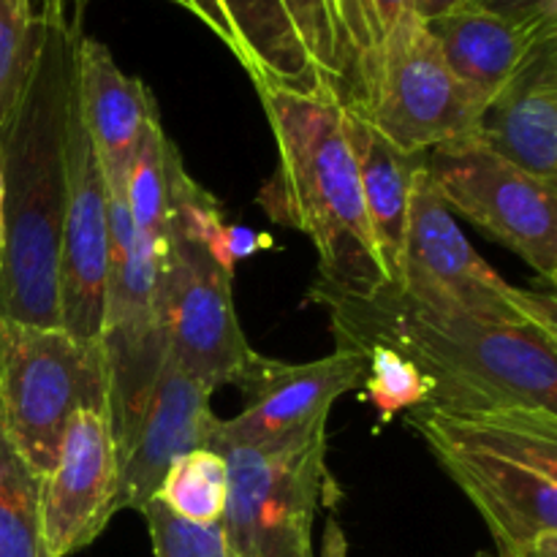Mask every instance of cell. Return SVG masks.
<instances>
[{
    "label": "cell",
    "mask_w": 557,
    "mask_h": 557,
    "mask_svg": "<svg viewBox=\"0 0 557 557\" xmlns=\"http://www.w3.org/2000/svg\"><path fill=\"white\" fill-rule=\"evenodd\" d=\"M384 139L411 156L476 134L482 109L457 82L428 22L406 14L375 49L357 109Z\"/></svg>",
    "instance_id": "obj_10"
},
{
    "label": "cell",
    "mask_w": 557,
    "mask_h": 557,
    "mask_svg": "<svg viewBox=\"0 0 557 557\" xmlns=\"http://www.w3.org/2000/svg\"><path fill=\"white\" fill-rule=\"evenodd\" d=\"M36 487L49 555L69 557L101 536L120 511V462L107 411L79 408L69 419L58 460Z\"/></svg>",
    "instance_id": "obj_13"
},
{
    "label": "cell",
    "mask_w": 557,
    "mask_h": 557,
    "mask_svg": "<svg viewBox=\"0 0 557 557\" xmlns=\"http://www.w3.org/2000/svg\"><path fill=\"white\" fill-rule=\"evenodd\" d=\"M256 92L277 147V163L256 205L313 243L319 283L348 294L386 286L389 277L364 210L343 103L326 92L292 87H256Z\"/></svg>",
    "instance_id": "obj_3"
},
{
    "label": "cell",
    "mask_w": 557,
    "mask_h": 557,
    "mask_svg": "<svg viewBox=\"0 0 557 557\" xmlns=\"http://www.w3.org/2000/svg\"><path fill=\"white\" fill-rule=\"evenodd\" d=\"M215 428L210 392L166 359L134 438L117 455V509H145L174 460L194 449H210Z\"/></svg>",
    "instance_id": "obj_15"
},
{
    "label": "cell",
    "mask_w": 557,
    "mask_h": 557,
    "mask_svg": "<svg viewBox=\"0 0 557 557\" xmlns=\"http://www.w3.org/2000/svg\"><path fill=\"white\" fill-rule=\"evenodd\" d=\"M471 5L490 11L511 25L542 33L557 30V0H473Z\"/></svg>",
    "instance_id": "obj_27"
},
{
    "label": "cell",
    "mask_w": 557,
    "mask_h": 557,
    "mask_svg": "<svg viewBox=\"0 0 557 557\" xmlns=\"http://www.w3.org/2000/svg\"><path fill=\"white\" fill-rule=\"evenodd\" d=\"M228 466L215 449H194L172 462L156 498L174 517L194 525L221 522L226 509Z\"/></svg>",
    "instance_id": "obj_21"
},
{
    "label": "cell",
    "mask_w": 557,
    "mask_h": 557,
    "mask_svg": "<svg viewBox=\"0 0 557 557\" xmlns=\"http://www.w3.org/2000/svg\"><path fill=\"white\" fill-rule=\"evenodd\" d=\"M177 161V147L158 120L141 139L131 161L128 180H125V201H128L134 228L158 243H166L169 188H172V169Z\"/></svg>",
    "instance_id": "obj_20"
},
{
    "label": "cell",
    "mask_w": 557,
    "mask_h": 557,
    "mask_svg": "<svg viewBox=\"0 0 557 557\" xmlns=\"http://www.w3.org/2000/svg\"><path fill=\"white\" fill-rule=\"evenodd\" d=\"M364 357H368V375H364L362 389L379 411L381 422H389L397 413L428 403L430 381L406 357L384 346L368 348Z\"/></svg>",
    "instance_id": "obj_24"
},
{
    "label": "cell",
    "mask_w": 557,
    "mask_h": 557,
    "mask_svg": "<svg viewBox=\"0 0 557 557\" xmlns=\"http://www.w3.org/2000/svg\"><path fill=\"white\" fill-rule=\"evenodd\" d=\"M346 134L359 169L364 210L373 228L375 248L389 283L400 281L403 245H406L408 212H411L413 183L424 166V156H411L379 134L357 112L343 107Z\"/></svg>",
    "instance_id": "obj_19"
},
{
    "label": "cell",
    "mask_w": 557,
    "mask_h": 557,
    "mask_svg": "<svg viewBox=\"0 0 557 557\" xmlns=\"http://www.w3.org/2000/svg\"><path fill=\"white\" fill-rule=\"evenodd\" d=\"M38 41V0H0V131L25 90Z\"/></svg>",
    "instance_id": "obj_23"
},
{
    "label": "cell",
    "mask_w": 557,
    "mask_h": 557,
    "mask_svg": "<svg viewBox=\"0 0 557 557\" xmlns=\"http://www.w3.org/2000/svg\"><path fill=\"white\" fill-rule=\"evenodd\" d=\"M359 5V3H357ZM359 14H362V11H359ZM364 33H368V30H364ZM368 41H370V38H368ZM370 52H373V49H370Z\"/></svg>",
    "instance_id": "obj_33"
},
{
    "label": "cell",
    "mask_w": 557,
    "mask_h": 557,
    "mask_svg": "<svg viewBox=\"0 0 557 557\" xmlns=\"http://www.w3.org/2000/svg\"><path fill=\"white\" fill-rule=\"evenodd\" d=\"M476 557H493V555H484V553H482V555H476Z\"/></svg>",
    "instance_id": "obj_32"
},
{
    "label": "cell",
    "mask_w": 557,
    "mask_h": 557,
    "mask_svg": "<svg viewBox=\"0 0 557 557\" xmlns=\"http://www.w3.org/2000/svg\"><path fill=\"white\" fill-rule=\"evenodd\" d=\"M471 3L473 0H417V16L424 22H433L438 20V16L451 14V11H460Z\"/></svg>",
    "instance_id": "obj_29"
},
{
    "label": "cell",
    "mask_w": 557,
    "mask_h": 557,
    "mask_svg": "<svg viewBox=\"0 0 557 557\" xmlns=\"http://www.w3.org/2000/svg\"><path fill=\"white\" fill-rule=\"evenodd\" d=\"M428 27L438 41L451 74L479 103L482 114L493 103V98L509 85L511 76L525 65L533 49L557 36V30L542 33L511 25L476 5L438 16L428 22Z\"/></svg>",
    "instance_id": "obj_18"
},
{
    "label": "cell",
    "mask_w": 557,
    "mask_h": 557,
    "mask_svg": "<svg viewBox=\"0 0 557 557\" xmlns=\"http://www.w3.org/2000/svg\"><path fill=\"white\" fill-rule=\"evenodd\" d=\"M397 286L438 313L557 337L555 294L506 283L468 243L424 166L413 183Z\"/></svg>",
    "instance_id": "obj_8"
},
{
    "label": "cell",
    "mask_w": 557,
    "mask_h": 557,
    "mask_svg": "<svg viewBox=\"0 0 557 557\" xmlns=\"http://www.w3.org/2000/svg\"><path fill=\"white\" fill-rule=\"evenodd\" d=\"M406 422L476 506L498 553L557 533V413L511 408L457 417L411 408Z\"/></svg>",
    "instance_id": "obj_4"
},
{
    "label": "cell",
    "mask_w": 557,
    "mask_h": 557,
    "mask_svg": "<svg viewBox=\"0 0 557 557\" xmlns=\"http://www.w3.org/2000/svg\"><path fill=\"white\" fill-rule=\"evenodd\" d=\"M76 101L103 183L125 188L141 139L161 120L156 96L145 82L114 63L107 44L82 36L76 49Z\"/></svg>",
    "instance_id": "obj_16"
},
{
    "label": "cell",
    "mask_w": 557,
    "mask_h": 557,
    "mask_svg": "<svg viewBox=\"0 0 557 557\" xmlns=\"http://www.w3.org/2000/svg\"><path fill=\"white\" fill-rule=\"evenodd\" d=\"M368 375V357L335 348L315 362H281L256 351L237 379L245 406L237 417L218 419L210 449L270 444L330 417V408Z\"/></svg>",
    "instance_id": "obj_12"
},
{
    "label": "cell",
    "mask_w": 557,
    "mask_h": 557,
    "mask_svg": "<svg viewBox=\"0 0 557 557\" xmlns=\"http://www.w3.org/2000/svg\"><path fill=\"white\" fill-rule=\"evenodd\" d=\"M476 136L533 177L557 183V36L539 44L493 98Z\"/></svg>",
    "instance_id": "obj_17"
},
{
    "label": "cell",
    "mask_w": 557,
    "mask_h": 557,
    "mask_svg": "<svg viewBox=\"0 0 557 557\" xmlns=\"http://www.w3.org/2000/svg\"><path fill=\"white\" fill-rule=\"evenodd\" d=\"M438 199L520 256L549 288L557 281V183L533 177L476 134L424 152Z\"/></svg>",
    "instance_id": "obj_9"
},
{
    "label": "cell",
    "mask_w": 557,
    "mask_h": 557,
    "mask_svg": "<svg viewBox=\"0 0 557 557\" xmlns=\"http://www.w3.org/2000/svg\"><path fill=\"white\" fill-rule=\"evenodd\" d=\"M237 58L253 87L326 92L357 109L370 76L357 0H169Z\"/></svg>",
    "instance_id": "obj_5"
},
{
    "label": "cell",
    "mask_w": 557,
    "mask_h": 557,
    "mask_svg": "<svg viewBox=\"0 0 557 557\" xmlns=\"http://www.w3.org/2000/svg\"><path fill=\"white\" fill-rule=\"evenodd\" d=\"M498 557H557V533L539 539V542L528 544V547L509 549V553H498Z\"/></svg>",
    "instance_id": "obj_30"
},
{
    "label": "cell",
    "mask_w": 557,
    "mask_h": 557,
    "mask_svg": "<svg viewBox=\"0 0 557 557\" xmlns=\"http://www.w3.org/2000/svg\"><path fill=\"white\" fill-rule=\"evenodd\" d=\"M0 557H52L44 542L36 479L5 438L0 441Z\"/></svg>",
    "instance_id": "obj_22"
},
{
    "label": "cell",
    "mask_w": 557,
    "mask_h": 557,
    "mask_svg": "<svg viewBox=\"0 0 557 557\" xmlns=\"http://www.w3.org/2000/svg\"><path fill=\"white\" fill-rule=\"evenodd\" d=\"M0 261H3V180H0Z\"/></svg>",
    "instance_id": "obj_31"
},
{
    "label": "cell",
    "mask_w": 557,
    "mask_h": 557,
    "mask_svg": "<svg viewBox=\"0 0 557 557\" xmlns=\"http://www.w3.org/2000/svg\"><path fill=\"white\" fill-rule=\"evenodd\" d=\"M82 36L85 33L41 14V41L30 76L0 131V319L5 321L60 326V234L69 199L71 114Z\"/></svg>",
    "instance_id": "obj_2"
},
{
    "label": "cell",
    "mask_w": 557,
    "mask_h": 557,
    "mask_svg": "<svg viewBox=\"0 0 557 557\" xmlns=\"http://www.w3.org/2000/svg\"><path fill=\"white\" fill-rule=\"evenodd\" d=\"M272 245H275V239L267 232H256V228L239 226V223H223L215 232V237L210 239L207 250L215 256V261L223 270L234 275L239 261L250 259V256L261 253V250H270Z\"/></svg>",
    "instance_id": "obj_26"
},
{
    "label": "cell",
    "mask_w": 557,
    "mask_h": 557,
    "mask_svg": "<svg viewBox=\"0 0 557 557\" xmlns=\"http://www.w3.org/2000/svg\"><path fill=\"white\" fill-rule=\"evenodd\" d=\"M357 3L359 11H362V22L370 38V49H373V60L375 49L384 41L386 33H389L406 14H417V0H357ZM370 69H373V65H370ZM364 90H368V87H364Z\"/></svg>",
    "instance_id": "obj_28"
},
{
    "label": "cell",
    "mask_w": 557,
    "mask_h": 557,
    "mask_svg": "<svg viewBox=\"0 0 557 557\" xmlns=\"http://www.w3.org/2000/svg\"><path fill=\"white\" fill-rule=\"evenodd\" d=\"M79 408L109 413L101 343L0 319V433L36 482L52 471L65 424Z\"/></svg>",
    "instance_id": "obj_6"
},
{
    "label": "cell",
    "mask_w": 557,
    "mask_h": 557,
    "mask_svg": "<svg viewBox=\"0 0 557 557\" xmlns=\"http://www.w3.org/2000/svg\"><path fill=\"white\" fill-rule=\"evenodd\" d=\"M109 286L107 190L96 150L79 114H71L69 199L58 264L60 330L85 343H101Z\"/></svg>",
    "instance_id": "obj_14"
},
{
    "label": "cell",
    "mask_w": 557,
    "mask_h": 557,
    "mask_svg": "<svg viewBox=\"0 0 557 557\" xmlns=\"http://www.w3.org/2000/svg\"><path fill=\"white\" fill-rule=\"evenodd\" d=\"M232 281L199 239L169 228L158 270V321L169 359L210 395L237 384L256 354L239 326Z\"/></svg>",
    "instance_id": "obj_11"
},
{
    "label": "cell",
    "mask_w": 557,
    "mask_h": 557,
    "mask_svg": "<svg viewBox=\"0 0 557 557\" xmlns=\"http://www.w3.org/2000/svg\"><path fill=\"white\" fill-rule=\"evenodd\" d=\"M221 528L228 557H315L313 528L335 493L326 419L270 444L228 446Z\"/></svg>",
    "instance_id": "obj_7"
},
{
    "label": "cell",
    "mask_w": 557,
    "mask_h": 557,
    "mask_svg": "<svg viewBox=\"0 0 557 557\" xmlns=\"http://www.w3.org/2000/svg\"><path fill=\"white\" fill-rule=\"evenodd\" d=\"M147 522L156 557H228L221 522L194 525L174 517L158 498L139 511Z\"/></svg>",
    "instance_id": "obj_25"
},
{
    "label": "cell",
    "mask_w": 557,
    "mask_h": 557,
    "mask_svg": "<svg viewBox=\"0 0 557 557\" xmlns=\"http://www.w3.org/2000/svg\"><path fill=\"white\" fill-rule=\"evenodd\" d=\"M310 299L330 313L337 348L364 354L384 346L406 357L430 381L424 411L557 413V337L438 313L395 283L348 294L315 281Z\"/></svg>",
    "instance_id": "obj_1"
}]
</instances>
